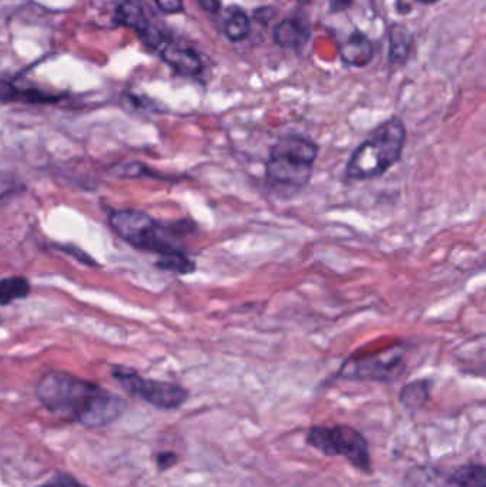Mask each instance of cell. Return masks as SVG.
<instances>
[{"instance_id": "cell-1", "label": "cell", "mask_w": 486, "mask_h": 487, "mask_svg": "<svg viewBox=\"0 0 486 487\" xmlns=\"http://www.w3.org/2000/svg\"><path fill=\"white\" fill-rule=\"evenodd\" d=\"M36 396L56 417L90 429L113 424L126 409L120 396L63 371L43 375L36 385Z\"/></svg>"}, {"instance_id": "cell-2", "label": "cell", "mask_w": 486, "mask_h": 487, "mask_svg": "<svg viewBox=\"0 0 486 487\" xmlns=\"http://www.w3.org/2000/svg\"><path fill=\"white\" fill-rule=\"evenodd\" d=\"M111 230L136 250L159 257L157 267L178 276L195 271V261L178 243L190 223L161 224L137 210H114L109 214Z\"/></svg>"}, {"instance_id": "cell-3", "label": "cell", "mask_w": 486, "mask_h": 487, "mask_svg": "<svg viewBox=\"0 0 486 487\" xmlns=\"http://www.w3.org/2000/svg\"><path fill=\"white\" fill-rule=\"evenodd\" d=\"M320 145L304 135H285L274 143L264 167V181L271 194L292 200L313 178Z\"/></svg>"}, {"instance_id": "cell-4", "label": "cell", "mask_w": 486, "mask_h": 487, "mask_svg": "<svg viewBox=\"0 0 486 487\" xmlns=\"http://www.w3.org/2000/svg\"><path fill=\"white\" fill-rule=\"evenodd\" d=\"M407 144V128L400 117H391L357 145L345 166L351 181L376 180L400 162Z\"/></svg>"}, {"instance_id": "cell-5", "label": "cell", "mask_w": 486, "mask_h": 487, "mask_svg": "<svg viewBox=\"0 0 486 487\" xmlns=\"http://www.w3.org/2000/svg\"><path fill=\"white\" fill-rule=\"evenodd\" d=\"M307 443L326 456H342L352 466L371 472V453L364 434L347 425L314 426L307 433Z\"/></svg>"}, {"instance_id": "cell-6", "label": "cell", "mask_w": 486, "mask_h": 487, "mask_svg": "<svg viewBox=\"0 0 486 487\" xmlns=\"http://www.w3.org/2000/svg\"><path fill=\"white\" fill-rule=\"evenodd\" d=\"M113 378L126 392L159 409H177L188 400V391L177 384L143 378L128 367H114Z\"/></svg>"}, {"instance_id": "cell-7", "label": "cell", "mask_w": 486, "mask_h": 487, "mask_svg": "<svg viewBox=\"0 0 486 487\" xmlns=\"http://www.w3.org/2000/svg\"><path fill=\"white\" fill-rule=\"evenodd\" d=\"M404 371V351L400 346L376 351L364 357L351 358L341 367L340 376L361 381L390 382Z\"/></svg>"}, {"instance_id": "cell-8", "label": "cell", "mask_w": 486, "mask_h": 487, "mask_svg": "<svg viewBox=\"0 0 486 487\" xmlns=\"http://www.w3.org/2000/svg\"><path fill=\"white\" fill-rule=\"evenodd\" d=\"M408 481L412 487H486V470L483 465H465L452 472L425 467L414 470Z\"/></svg>"}, {"instance_id": "cell-9", "label": "cell", "mask_w": 486, "mask_h": 487, "mask_svg": "<svg viewBox=\"0 0 486 487\" xmlns=\"http://www.w3.org/2000/svg\"><path fill=\"white\" fill-rule=\"evenodd\" d=\"M116 23L136 30L147 46L161 49L164 45L163 35L150 23L139 0H120L116 9Z\"/></svg>"}, {"instance_id": "cell-10", "label": "cell", "mask_w": 486, "mask_h": 487, "mask_svg": "<svg viewBox=\"0 0 486 487\" xmlns=\"http://www.w3.org/2000/svg\"><path fill=\"white\" fill-rule=\"evenodd\" d=\"M340 59L350 68H366L374 59V45L366 33L355 30L340 45Z\"/></svg>"}, {"instance_id": "cell-11", "label": "cell", "mask_w": 486, "mask_h": 487, "mask_svg": "<svg viewBox=\"0 0 486 487\" xmlns=\"http://www.w3.org/2000/svg\"><path fill=\"white\" fill-rule=\"evenodd\" d=\"M159 50H161V57L164 63L177 71L178 75L194 78L202 73V59L194 50L171 45V43H164Z\"/></svg>"}, {"instance_id": "cell-12", "label": "cell", "mask_w": 486, "mask_h": 487, "mask_svg": "<svg viewBox=\"0 0 486 487\" xmlns=\"http://www.w3.org/2000/svg\"><path fill=\"white\" fill-rule=\"evenodd\" d=\"M273 37L280 47L301 49L311 39V26L302 18H287L274 28Z\"/></svg>"}, {"instance_id": "cell-13", "label": "cell", "mask_w": 486, "mask_h": 487, "mask_svg": "<svg viewBox=\"0 0 486 487\" xmlns=\"http://www.w3.org/2000/svg\"><path fill=\"white\" fill-rule=\"evenodd\" d=\"M390 50H388V61L392 66H402L407 63L411 54L414 45V35L407 26L402 23H395L390 29Z\"/></svg>"}, {"instance_id": "cell-14", "label": "cell", "mask_w": 486, "mask_h": 487, "mask_svg": "<svg viewBox=\"0 0 486 487\" xmlns=\"http://www.w3.org/2000/svg\"><path fill=\"white\" fill-rule=\"evenodd\" d=\"M61 97L47 95L42 90L35 88H18L12 85L11 81L0 78V103L23 102V103H54Z\"/></svg>"}, {"instance_id": "cell-15", "label": "cell", "mask_w": 486, "mask_h": 487, "mask_svg": "<svg viewBox=\"0 0 486 487\" xmlns=\"http://www.w3.org/2000/svg\"><path fill=\"white\" fill-rule=\"evenodd\" d=\"M223 30L230 42H243L249 37L251 21L240 7H230L224 14Z\"/></svg>"}, {"instance_id": "cell-16", "label": "cell", "mask_w": 486, "mask_h": 487, "mask_svg": "<svg viewBox=\"0 0 486 487\" xmlns=\"http://www.w3.org/2000/svg\"><path fill=\"white\" fill-rule=\"evenodd\" d=\"M32 291V285L25 277H9L0 279V307L25 300Z\"/></svg>"}, {"instance_id": "cell-17", "label": "cell", "mask_w": 486, "mask_h": 487, "mask_svg": "<svg viewBox=\"0 0 486 487\" xmlns=\"http://www.w3.org/2000/svg\"><path fill=\"white\" fill-rule=\"evenodd\" d=\"M431 395V381L419 379V381L409 382L400 393V400L408 409H421L426 405Z\"/></svg>"}, {"instance_id": "cell-18", "label": "cell", "mask_w": 486, "mask_h": 487, "mask_svg": "<svg viewBox=\"0 0 486 487\" xmlns=\"http://www.w3.org/2000/svg\"><path fill=\"white\" fill-rule=\"evenodd\" d=\"M40 487H89L86 486L82 482L78 481L71 475H57L52 477L46 483H43Z\"/></svg>"}, {"instance_id": "cell-19", "label": "cell", "mask_w": 486, "mask_h": 487, "mask_svg": "<svg viewBox=\"0 0 486 487\" xmlns=\"http://www.w3.org/2000/svg\"><path fill=\"white\" fill-rule=\"evenodd\" d=\"M278 16V9L276 6H261L257 7L252 18L256 19L261 25L268 26L274 19Z\"/></svg>"}, {"instance_id": "cell-20", "label": "cell", "mask_w": 486, "mask_h": 487, "mask_svg": "<svg viewBox=\"0 0 486 487\" xmlns=\"http://www.w3.org/2000/svg\"><path fill=\"white\" fill-rule=\"evenodd\" d=\"M16 178L11 174L0 173V198L7 197L18 188Z\"/></svg>"}, {"instance_id": "cell-21", "label": "cell", "mask_w": 486, "mask_h": 487, "mask_svg": "<svg viewBox=\"0 0 486 487\" xmlns=\"http://www.w3.org/2000/svg\"><path fill=\"white\" fill-rule=\"evenodd\" d=\"M154 2L164 13L176 14L185 11L183 0H154Z\"/></svg>"}, {"instance_id": "cell-22", "label": "cell", "mask_w": 486, "mask_h": 487, "mask_svg": "<svg viewBox=\"0 0 486 487\" xmlns=\"http://www.w3.org/2000/svg\"><path fill=\"white\" fill-rule=\"evenodd\" d=\"M177 455L173 452H161L157 455V465L161 470L170 469L177 463Z\"/></svg>"}, {"instance_id": "cell-23", "label": "cell", "mask_w": 486, "mask_h": 487, "mask_svg": "<svg viewBox=\"0 0 486 487\" xmlns=\"http://www.w3.org/2000/svg\"><path fill=\"white\" fill-rule=\"evenodd\" d=\"M354 0H330L331 13H341L352 6Z\"/></svg>"}, {"instance_id": "cell-24", "label": "cell", "mask_w": 486, "mask_h": 487, "mask_svg": "<svg viewBox=\"0 0 486 487\" xmlns=\"http://www.w3.org/2000/svg\"><path fill=\"white\" fill-rule=\"evenodd\" d=\"M200 7L209 13H218L221 9L220 0H199Z\"/></svg>"}, {"instance_id": "cell-25", "label": "cell", "mask_w": 486, "mask_h": 487, "mask_svg": "<svg viewBox=\"0 0 486 487\" xmlns=\"http://www.w3.org/2000/svg\"><path fill=\"white\" fill-rule=\"evenodd\" d=\"M418 2H421V4H437V2H440V0H418Z\"/></svg>"}, {"instance_id": "cell-26", "label": "cell", "mask_w": 486, "mask_h": 487, "mask_svg": "<svg viewBox=\"0 0 486 487\" xmlns=\"http://www.w3.org/2000/svg\"><path fill=\"white\" fill-rule=\"evenodd\" d=\"M301 2H309V0H301Z\"/></svg>"}]
</instances>
